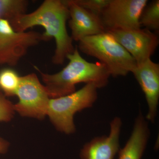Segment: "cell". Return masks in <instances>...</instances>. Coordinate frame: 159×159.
Masks as SVG:
<instances>
[{
	"mask_svg": "<svg viewBox=\"0 0 159 159\" xmlns=\"http://www.w3.org/2000/svg\"><path fill=\"white\" fill-rule=\"evenodd\" d=\"M29 2L25 0H0V19L9 21L26 13Z\"/></svg>",
	"mask_w": 159,
	"mask_h": 159,
	"instance_id": "cell-14",
	"label": "cell"
},
{
	"mask_svg": "<svg viewBox=\"0 0 159 159\" xmlns=\"http://www.w3.org/2000/svg\"><path fill=\"white\" fill-rule=\"evenodd\" d=\"M126 50L137 64L150 59L159 45L158 36L148 29L107 31Z\"/></svg>",
	"mask_w": 159,
	"mask_h": 159,
	"instance_id": "cell-8",
	"label": "cell"
},
{
	"mask_svg": "<svg viewBox=\"0 0 159 159\" xmlns=\"http://www.w3.org/2000/svg\"><path fill=\"white\" fill-rule=\"evenodd\" d=\"M43 41V34L15 31L9 20L0 19V64L16 65L29 48Z\"/></svg>",
	"mask_w": 159,
	"mask_h": 159,
	"instance_id": "cell-6",
	"label": "cell"
},
{
	"mask_svg": "<svg viewBox=\"0 0 159 159\" xmlns=\"http://www.w3.org/2000/svg\"><path fill=\"white\" fill-rule=\"evenodd\" d=\"M21 76L14 70L5 68L0 71V92L6 97L16 96Z\"/></svg>",
	"mask_w": 159,
	"mask_h": 159,
	"instance_id": "cell-13",
	"label": "cell"
},
{
	"mask_svg": "<svg viewBox=\"0 0 159 159\" xmlns=\"http://www.w3.org/2000/svg\"><path fill=\"white\" fill-rule=\"evenodd\" d=\"M141 26L145 29L157 32L159 29V1H153L146 6L142 11L140 18Z\"/></svg>",
	"mask_w": 159,
	"mask_h": 159,
	"instance_id": "cell-15",
	"label": "cell"
},
{
	"mask_svg": "<svg viewBox=\"0 0 159 159\" xmlns=\"http://www.w3.org/2000/svg\"><path fill=\"white\" fill-rule=\"evenodd\" d=\"M98 89L93 83L86 84L72 93L51 98L47 116L56 129L67 134L74 133L76 131L74 115L93 106L97 99Z\"/></svg>",
	"mask_w": 159,
	"mask_h": 159,
	"instance_id": "cell-4",
	"label": "cell"
},
{
	"mask_svg": "<svg viewBox=\"0 0 159 159\" xmlns=\"http://www.w3.org/2000/svg\"><path fill=\"white\" fill-rule=\"evenodd\" d=\"M78 47L83 53L99 60L114 77L125 76L137 66L132 56L107 31L82 39Z\"/></svg>",
	"mask_w": 159,
	"mask_h": 159,
	"instance_id": "cell-3",
	"label": "cell"
},
{
	"mask_svg": "<svg viewBox=\"0 0 159 159\" xmlns=\"http://www.w3.org/2000/svg\"><path fill=\"white\" fill-rule=\"evenodd\" d=\"M149 134L148 122L140 112L135 119L129 139L124 147L119 149L118 159H141Z\"/></svg>",
	"mask_w": 159,
	"mask_h": 159,
	"instance_id": "cell-12",
	"label": "cell"
},
{
	"mask_svg": "<svg viewBox=\"0 0 159 159\" xmlns=\"http://www.w3.org/2000/svg\"><path fill=\"white\" fill-rule=\"evenodd\" d=\"M70 14L69 25L73 40L106 32L100 17L83 8L74 0H65Z\"/></svg>",
	"mask_w": 159,
	"mask_h": 159,
	"instance_id": "cell-10",
	"label": "cell"
},
{
	"mask_svg": "<svg viewBox=\"0 0 159 159\" xmlns=\"http://www.w3.org/2000/svg\"><path fill=\"white\" fill-rule=\"evenodd\" d=\"M121 119L116 117L110 123L108 136L96 137L84 146L80 152L81 159H114L119 152Z\"/></svg>",
	"mask_w": 159,
	"mask_h": 159,
	"instance_id": "cell-11",
	"label": "cell"
},
{
	"mask_svg": "<svg viewBox=\"0 0 159 159\" xmlns=\"http://www.w3.org/2000/svg\"><path fill=\"white\" fill-rule=\"evenodd\" d=\"M66 58L69 60L68 64L56 74H46L37 66H34L40 74L50 98L72 93L76 91V85L80 83H93L98 89L108 84L111 76L104 66L99 62L87 61L80 55L77 47Z\"/></svg>",
	"mask_w": 159,
	"mask_h": 159,
	"instance_id": "cell-2",
	"label": "cell"
},
{
	"mask_svg": "<svg viewBox=\"0 0 159 159\" xmlns=\"http://www.w3.org/2000/svg\"><path fill=\"white\" fill-rule=\"evenodd\" d=\"M77 4L99 17L110 0H74Z\"/></svg>",
	"mask_w": 159,
	"mask_h": 159,
	"instance_id": "cell-16",
	"label": "cell"
},
{
	"mask_svg": "<svg viewBox=\"0 0 159 159\" xmlns=\"http://www.w3.org/2000/svg\"><path fill=\"white\" fill-rule=\"evenodd\" d=\"M9 146V142L0 137V154L6 153L8 150Z\"/></svg>",
	"mask_w": 159,
	"mask_h": 159,
	"instance_id": "cell-18",
	"label": "cell"
},
{
	"mask_svg": "<svg viewBox=\"0 0 159 159\" xmlns=\"http://www.w3.org/2000/svg\"><path fill=\"white\" fill-rule=\"evenodd\" d=\"M69 18V9L65 1L45 0L34 11L18 16L9 22L15 31L20 32L26 31L34 26L43 27L45 30L42 33L45 41L53 38L56 43L52 62L62 65L67 56L75 49L73 40L66 29Z\"/></svg>",
	"mask_w": 159,
	"mask_h": 159,
	"instance_id": "cell-1",
	"label": "cell"
},
{
	"mask_svg": "<svg viewBox=\"0 0 159 159\" xmlns=\"http://www.w3.org/2000/svg\"><path fill=\"white\" fill-rule=\"evenodd\" d=\"M147 0H110L100 19L106 31L141 29L140 18Z\"/></svg>",
	"mask_w": 159,
	"mask_h": 159,
	"instance_id": "cell-7",
	"label": "cell"
},
{
	"mask_svg": "<svg viewBox=\"0 0 159 159\" xmlns=\"http://www.w3.org/2000/svg\"><path fill=\"white\" fill-rule=\"evenodd\" d=\"M141 86L148 106L146 119L154 122L157 113L159 99V65L148 59L137 64L132 72Z\"/></svg>",
	"mask_w": 159,
	"mask_h": 159,
	"instance_id": "cell-9",
	"label": "cell"
},
{
	"mask_svg": "<svg viewBox=\"0 0 159 159\" xmlns=\"http://www.w3.org/2000/svg\"><path fill=\"white\" fill-rule=\"evenodd\" d=\"M16 96L18 102L14 104V111L22 116L40 120L47 116L51 98L36 74L31 73L20 77Z\"/></svg>",
	"mask_w": 159,
	"mask_h": 159,
	"instance_id": "cell-5",
	"label": "cell"
},
{
	"mask_svg": "<svg viewBox=\"0 0 159 159\" xmlns=\"http://www.w3.org/2000/svg\"><path fill=\"white\" fill-rule=\"evenodd\" d=\"M14 104L0 92V122L11 121L14 115Z\"/></svg>",
	"mask_w": 159,
	"mask_h": 159,
	"instance_id": "cell-17",
	"label": "cell"
}]
</instances>
